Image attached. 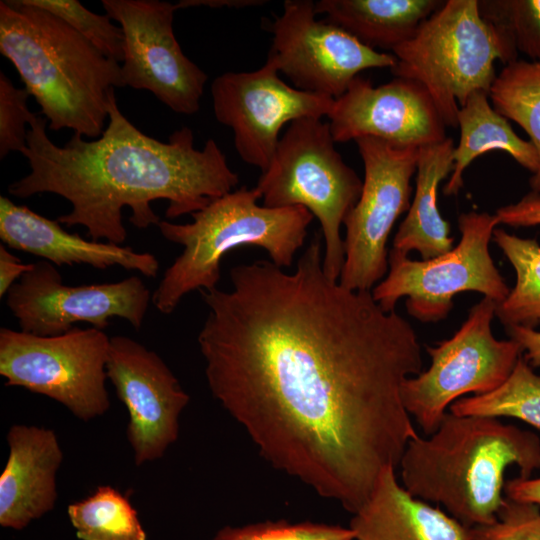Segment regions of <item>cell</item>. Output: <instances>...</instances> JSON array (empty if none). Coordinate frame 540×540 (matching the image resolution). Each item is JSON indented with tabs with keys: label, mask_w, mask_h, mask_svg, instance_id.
<instances>
[{
	"label": "cell",
	"mask_w": 540,
	"mask_h": 540,
	"mask_svg": "<svg viewBox=\"0 0 540 540\" xmlns=\"http://www.w3.org/2000/svg\"><path fill=\"white\" fill-rule=\"evenodd\" d=\"M110 338L100 329L73 327L56 336L0 329V375L62 404L90 421L110 408L106 364Z\"/></svg>",
	"instance_id": "obj_9"
},
{
	"label": "cell",
	"mask_w": 540,
	"mask_h": 540,
	"mask_svg": "<svg viewBox=\"0 0 540 540\" xmlns=\"http://www.w3.org/2000/svg\"><path fill=\"white\" fill-rule=\"evenodd\" d=\"M30 94L25 88H16L0 72V158L10 152H20L27 146L26 124L34 113L28 109Z\"/></svg>",
	"instance_id": "obj_31"
},
{
	"label": "cell",
	"mask_w": 540,
	"mask_h": 540,
	"mask_svg": "<svg viewBox=\"0 0 540 540\" xmlns=\"http://www.w3.org/2000/svg\"><path fill=\"white\" fill-rule=\"evenodd\" d=\"M315 235L292 273L258 260L232 289L201 290L198 334L213 397L275 469L355 513L417 437L402 385L422 371L417 334L371 291L323 269Z\"/></svg>",
	"instance_id": "obj_1"
},
{
	"label": "cell",
	"mask_w": 540,
	"mask_h": 540,
	"mask_svg": "<svg viewBox=\"0 0 540 540\" xmlns=\"http://www.w3.org/2000/svg\"><path fill=\"white\" fill-rule=\"evenodd\" d=\"M106 373L129 414L127 438L135 464L163 457L178 438L190 396L156 352L126 336L110 338Z\"/></svg>",
	"instance_id": "obj_16"
},
{
	"label": "cell",
	"mask_w": 540,
	"mask_h": 540,
	"mask_svg": "<svg viewBox=\"0 0 540 540\" xmlns=\"http://www.w3.org/2000/svg\"><path fill=\"white\" fill-rule=\"evenodd\" d=\"M152 295L138 276L118 282L70 286L52 263H33L31 270L10 288L6 304L21 331L56 336L87 322L103 330L113 318L140 329Z\"/></svg>",
	"instance_id": "obj_14"
},
{
	"label": "cell",
	"mask_w": 540,
	"mask_h": 540,
	"mask_svg": "<svg viewBox=\"0 0 540 540\" xmlns=\"http://www.w3.org/2000/svg\"><path fill=\"white\" fill-rule=\"evenodd\" d=\"M488 97L487 92L475 91L459 107L457 124L460 139L453 150V169L443 189L447 196L459 193L469 164L492 150L507 152L532 175L538 170L539 157L534 145L513 131L507 119L490 105Z\"/></svg>",
	"instance_id": "obj_23"
},
{
	"label": "cell",
	"mask_w": 540,
	"mask_h": 540,
	"mask_svg": "<svg viewBox=\"0 0 540 540\" xmlns=\"http://www.w3.org/2000/svg\"><path fill=\"white\" fill-rule=\"evenodd\" d=\"M494 215L498 224L512 227L540 225V193L531 191L518 202L498 208Z\"/></svg>",
	"instance_id": "obj_33"
},
{
	"label": "cell",
	"mask_w": 540,
	"mask_h": 540,
	"mask_svg": "<svg viewBox=\"0 0 540 540\" xmlns=\"http://www.w3.org/2000/svg\"><path fill=\"white\" fill-rule=\"evenodd\" d=\"M67 514L81 540H146V532L129 499L110 485L68 505Z\"/></svg>",
	"instance_id": "obj_26"
},
{
	"label": "cell",
	"mask_w": 540,
	"mask_h": 540,
	"mask_svg": "<svg viewBox=\"0 0 540 540\" xmlns=\"http://www.w3.org/2000/svg\"><path fill=\"white\" fill-rule=\"evenodd\" d=\"M355 143L364 180L360 197L344 220L345 262L339 283L349 290L371 291L388 270L387 241L394 223L410 207L419 147L374 137Z\"/></svg>",
	"instance_id": "obj_11"
},
{
	"label": "cell",
	"mask_w": 540,
	"mask_h": 540,
	"mask_svg": "<svg viewBox=\"0 0 540 540\" xmlns=\"http://www.w3.org/2000/svg\"><path fill=\"white\" fill-rule=\"evenodd\" d=\"M6 439L9 452L0 475V525L22 530L53 510L63 451L56 433L45 427L14 424Z\"/></svg>",
	"instance_id": "obj_19"
},
{
	"label": "cell",
	"mask_w": 540,
	"mask_h": 540,
	"mask_svg": "<svg viewBox=\"0 0 540 540\" xmlns=\"http://www.w3.org/2000/svg\"><path fill=\"white\" fill-rule=\"evenodd\" d=\"M334 144L329 122L319 118L291 122L255 188L266 207L302 206L318 219L323 269L339 281L345 262L340 229L360 197L363 181Z\"/></svg>",
	"instance_id": "obj_7"
},
{
	"label": "cell",
	"mask_w": 540,
	"mask_h": 540,
	"mask_svg": "<svg viewBox=\"0 0 540 540\" xmlns=\"http://www.w3.org/2000/svg\"><path fill=\"white\" fill-rule=\"evenodd\" d=\"M0 239L5 246L23 251L54 265L87 264L105 270L119 266L154 278L159 261L148 252H137L129 246L87 240L63 229L30 208L0 197Z\"/></svg>",
	"instance_id": "obj_18"
},
{
	"label": "cell",
	"mask_w": 540,
	"mask_h": 540,
	"mask_svg": "<svg viewBox=\"0 0 540 540\" xmlns=\"http://www.w3.org/2000/svg\"><path fill=\"white\" fill-rule=\"evenodd\" d=\"M460 240L450 251L422 260H412L391 250L389 272L371 293L385 312L395 311L400 298L407 297L408 313L422 322L446 318L453 297L474 291L497 304L509 294L503 276L490 255L489 243L498 225L496 216L470 211L458 218Z\"/></svg>",
	"instance_id": "obj_8"
},
{
	"label": "cell",
	"mask_w": 540,
	"mask_h": 540,
	"mask_svg": "<svg viewBox=\"0 0 540 540\" xmlns=\"http://www.w3.org/2000/svg\"><path fill=\"white\" fill-rule=\"evenodd\" d=\"M445 1L321 0L316 14L353 35L363 44L393 51L410 40L420 25Z\"/></svg>",
	"instance_id": "obj_22"
},
{
	"label": "cell",
	"mask_w": 540,
	"mask_h": 540,
	"mask_svg": "<svg viewBox=\"0 0 540 540\" xmlns=\"http://www.w3.org/2000/svg\"><path fill=\"white\" fill-rule=\"evenodd\" d=\"M492 240L513 266L516 282L496 305V316L506 326L535 328L540 324V244L496 228Z\"/></svg>",
	"instance_id": "obj_24"
},
{
	"label": "cell",
	"mask_w": 540,
	"mask_h": 540,
	"mask_svg": "<svg viewBox=\"0 0 540 540\" xmlns=\"http://www.w3.org/2000/svg\"><path fill=\"white\" fill-rule=\"evenodd\" d=\"M454 148L450 137L419 148L414 199L395 234L393 251L403 255L417 251L425 260L454 247L449 223L441 216L437 204L438 186L453 169Z\"/></svg>",
	"instance_id": "obj_21"
},
{
	"label": "cell",
	"mask_w": 540,
	"mask_h": 540,
	"mask_svg": "<svg viewBox=\"0 0 540 540\" xmlns=\"http://www.w3.org/2000/svg\"><path fill=\"white\" fill-rule=\"evenodd\" d=\"M315 15L313 1L286 0L269 28L273 40L267 58L295 88L337 99L361 71L396 65L392 53L378 52Z\"/></svg>",
	"instance_id": "obj_13"
},
{
	"label": "cell",
	"mask_w": 540,
	"mask_h": 540,
	"mask_svg": "<svg viewBox=\"0 0 540 540\" xmlns=\"http://www.w3.org/2000/svg\"><path fill=\"white\" fill-rule=\"evenodd\" d=\"M212 540H354L349 527L311 521H263L224 526Z\"/></svg>",
	"instance_id": "obj_30"
},
{
	"label": "cell",
	"mask_w": 540,
	"mask_h": 540,
	"mask_svg": "<svg viewBox=\"0 0 540 540\" xmlns=\"http://www.w3.org/2000/svg\"><path fill=\"white\" fill-rule=\"evenodd\" d=\"M0 53L17 70L49 129L101 136L110 95L123 87L119 62L62 19L25 0L0 2Z\"/></svg>",
	"instance_id": "obj_4"
},
{
	"label": "cell",
	"mask_w": 540,
	"mask_h": 540,
	"mask_svg": "<svg viewBox=\"0 0 540 540\" xmlns=\"http://www.w3.org/2000/svg\"><path fill=\"white\" fill-rule=\"evenodd\" d=\"M471 531L474 540H540V507L506 497L495 522Z\"/></svg>",
	"instance_id": "obj_32"
},
{
	"label": "cell",
	"mask_w": 540,
	"mask_h": 540,
	"mask_svg": "<svg viewBox=\"0 0 540 540\" xmlns=\"http://www.w3.org/2000/svg\"><path fill=\"white\" fill-rule=\"evenodd\" d=\"M510 338L515 340L525 352L526 361L535 367H540V331L525 326L507 327Z\"/></svg>",
	"instance_id": "obj_36"
},
{
	"label": "cell",
	"mask_w": 540,
	"mask_h": 540,
	"mask_svg": "<svg viewBox=\"0 0 540 540\" xmlns=\"http://www.w3.org/2000/svg\"><path fill=\"white\" fill-rule=\"evenodd\" d=\"M32 264H24L4 244L0 245V297L7 295L10 288L23 274L31 270Z\"/></svg>",
	"instance_id": "obj_34"
},
{
	"label": "cell",
	"mask_w": 540,
	"mask_h": 540,
	"mask_svg": "<svg viewBox=\"0 0 540 540\" xmlns=\"http://www.w3.org/2000/svg\"><path fill=\"white\" fill-rule=\"evenodd\" d=\"M449 410L456 415L516 418L540 430V375L522 355L500 387L487 394L463 397Z\"/></svg>",
	"instance_id": "obj_27"
},
{
	"label": "cell",
	"mask_w": 540,
	"mask_h": 540,
	"mask_svg": "<svg viewBox=\"0 0 540 540\" xmlns=\"http://www.w3.org/2000/svg\"><path fill=\"white\" fill-rule=\"evenodd\" d=\"M392 54V74L423 85L446 127H458L467 98L475 91L489 94L495 61L507 65L518 51L508 34L482 17L478 0H447Z\"/></svg>",
	"instance_id": "obj_6"
},
{
	"label": "cell",
	"mask_w": 540,
	"mask_h": 540,
	"mask_svg": "<svg viewBox=\"0 0 540 540\" xmlns=\"http://www.w3.org/2000/svg\"><path fill=\"white\" fill-rule=\"evenodd\" d=\"M484 19L505 32L518 52L540 62V0L478 1Z\"/></svg>",
	"instance_id": "obj_28"
},
{
	"label": "cell",
	"mask_w": 540,
	"mask_h": 540,
	"mask_svg": "<svg viewBox=\"0 0 540 540\" xmlns=\"http://www.w3.org/2000/svg\"><path fill=\"white\" fill-rule=\"evenodd\" d=\"M266 1L260 0H182L177 4L178 9L191 6H209V7H247L262 5Z\"/></svg>",
	"instance_id": "obj_37"
},
{
	"label": "cell",
	"mask_w": 540,
	"mask_h": 540,
	"mask_svg": "<svg viewBox=\"0 0 540 540\" xmlns=\"http://www.w3.org/2000/svg\"><path fill=\"white\" fill-rule=\"evenodd\" d=\"M216 120L232 129L240 158L264 172L282 127L302 118L328 116L335 99L286 84L275 64L251 72H226L210 87Z\"/></svg>",
	"instance_id": "obj_15"
},
{
	"label": "cell",
	"mask_w": 540,
	"mask_h": 540,
	"mask_svg": "<svg viewBox=\"0 0 540 540\" xmlns=\"http://www.w3.org/2000/svg\"><path fill=\"white\" fill-rule=\"evenodd\" d=\"M107 120L98 139L74 133L60 147L46 133L47 119L34 114L21 151L30 173L11 183L9 194L59 195L72 205L58 217L60 224L84 226L92 240L122 245L127 238L124 207L131 211L129 222L146 229L160 222L151 207L155 200H167L165 215L174 219L205 208L239 183L214 139L198 150L188 127L174 131L167 142L150 137L122 114L115 91Z\"/></svg>",
	"instance_id": "obj_2"
},
{
	"label": "cell",
	"mask_w": 540,
	"mask_h": 540,
	"mask_svg": "<svg viewBox=\"0 0 540 540\" xmlns=\"http://www.w3.org/2000/svg\"><path fill=\"white\" fill-rule=\"evenodd\" d=\"M327 117L335 143L374 137L420 148L447 138L446 125L430 94L411 79L395 77L374 87L357 76L335 99Z\"/></svg>",
	"instance_id": "obj_17"
},
{
	"label": "cell",
	"mask_w": 540,
	"mask_h": 540,
	"mask_svg": "<svg viewBox=\"0 0 540 540\" xmlns=\"http://www.w3.org/2000/svg\"><path fill=\"white\" fill-rule=\"evenodd\" d=\"M260 198L255 187L243 186L192 213L190 223L160 220L157 226L162 236L184 249L152 294V304L159 312L172 313L182 298L194 290L217 287L221 260L234 248L257 246L278 267L292 264L314 216L302 206H260Z\"/></svg>",
	"instance_id": "obj_5"
},
{
	"label": "cell",
	"mask_w": 540,
	"mask_h": 540,
	"mask_svg": "<svg viewBox=\"0 0 540 540\" xmlns=\"http://www.w3.org/2000/svg\"><path fill=\"white\" fill-rule=\"evenodd\" d=\"M504 494L511 500L531 503L540 507V477H516L507 480L504 485Z\"/></svg>",
	"instance_id": "obj_35"
},
{
	"label": "cell",
	"mask_w": 540,
	"mask_h": 540,
	"mask_svg": "<svg viewBox=\"0 0 540 540\" xmlns=\"http://www.w3.org/2000/svg\"><path fill=\"white\" fill-rule=\"evenodd\" d=\"M354 540H474L450 514L411 495L394 467L385 468L365 503L353 513Z\"/></svg>",
	"instance_id": "obj_20"
},
{
	"label": "cell",
	"mask_w": 540,
	"mask_h": 540,
	"mask_svg": "<svg viewBox=\"0 0 540 540\" xmlns=\"http://www.w3.org/2000/svg\"><path fill=\"white\" fill-rule=\"evenodd\" d=\"M62 19L106 57L123 59V33L106 14H96L78 0H25Z\"/></svg>",
	"instance_id": "obj_29"
},
{
	"label": "cell",
	"mask_w": 540,
	"mask_h": 540,
	"mask_svg": "<svg viewBox=\"0 0 540 540\" xmlns=\"http://www.w3.org/2000/svg\"><path fill=\"white\" fill-rule=\"evenodd\" d=\"M493 108L521 126L539 157V167L530 177L532 192L540 193V62L516 60L496 76L490 92Z\"/></svg>",
	"instance_id": "obj_25"
},
{
	"label": "cell",
	"mask_w": 540,
	"mask_h": 540,
	"mask_svg": "<svg viewBox=\"0 0 540 540\" xmlns=\"http://www.w3.org/2000/svg\"><path fill=\"white\" fill-rule=\"evenodd\" d=\"M123 33V86L151 92L172 111L193 115L207 74L182 51L174 30L177 4L159 0H102Z\"/></svg>",
	"instance_id": "obj_12"
},
{
	"label": "cell",
	"mask_w": 540,
	"mask_h": 540,
	"mask_svg": "<svg viewBox=\"0 0 540 540\" xmlns=\"http://www.w3.org/2000/svg\"><path fill=\"white\" fill-rule=\"evenodd\" d=\"M540 469V439L495 417L447 412L435 432L411 439L401 457L403 487L444 506L467 527L492 524L505 504L504 475Z\"/></svg>",
	"instance_id": "obj_3"
},
{
	"label": "cell",
	"mask_w": 540,
	"mask_h": 540,
	"mask_svg": "<svg viewBox=\"0 0 540 540\" xmlns=\"http://www.w3.org/2000/svg\"><path fill=\"white\" fill-rule=\"evenodd\" d=\"M496 305L483 297L450 338L427 348L429 368L404 381V406L425 435L436 431L447 408L464 395H483L500 387L522 356L515 340L494 337Z\"/></svg>",
	"instance_id": "obj_10"
}]
</instances>
